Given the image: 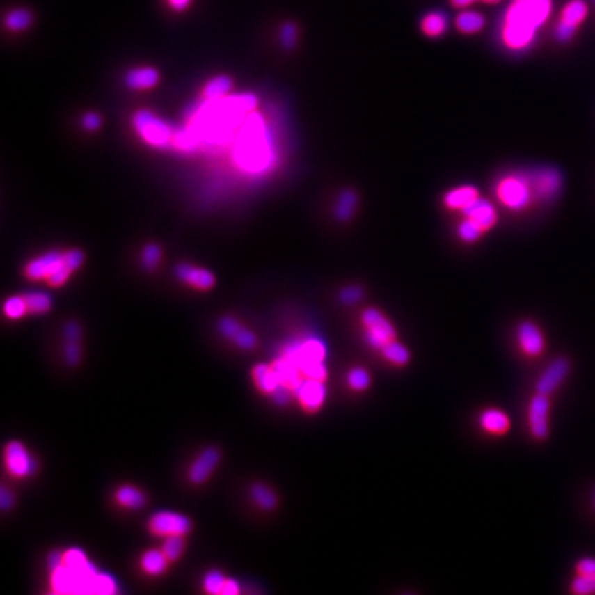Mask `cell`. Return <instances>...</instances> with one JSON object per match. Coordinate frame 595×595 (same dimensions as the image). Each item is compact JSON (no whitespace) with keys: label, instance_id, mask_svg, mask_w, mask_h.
I'll use <instances>...</instances> for the list:
<instances>
[{"label":"cell","instance_id":"cell-50","mask_svg":"<svg viewBox=\"0 0 595 595\" xmlns=\"http://www.w3.org/2000/svg\"><path fill=\"white\" fill-rule=\"evenodd\" d=\"M102 125V119L100 115L94 112H88L81 118V126L87 132H97Z\"/></svg>","mask_w":595,"mask_h":595},{"label":"cell","instance_id":"cell-56","mask_svg":"<svg viewBox=\"0 0 595 595\" xmlns=\"http://www.w3.org/2000/svg\"><path fill=\"white\" fill-rule=\"evenodd\" d=\"M170 4L175 8V10H184L191 0H168Z\"/></svg>","mask_w":595,"mask_h":595},{"label":"cell","instance_id":"cell-2","mask_svg":"<svg viewBox=\"0 0 595 595\" xmlns=\"http://www.w3.org/2000/svg\"><path fill=\"white\" fill-rule=\"evenodd\" d=\"M132 127L149 146L156 149L173 146L175 130L166 120L148 109H141L132 116Z\"/></svg>","mask_w":595,"mask_h":595},{"label":"cell","instance_id":"cell-42","mask_svg":"<svg viewBox=\"0 0 595 595\" xmlns=\"http://www.w3.org/2000/svg\"><path fill=\"white\" fill-rule=\"evenodd\" d=\"M161 260V250L157 244H148L142 250V266L146 270H154Z\"/></svg>","mask_w":595,"mask_h":595},{"label":"cell","instance_id":"cell-21","mask_svg":"<svg viewBox=\"0 0 595 595\" xmlns=\"http://www.w3.org/2000/svg\"><path fill=\"white\" fill-rule=\"evenodd\" d=\"M479 198L478 191L474 187L464 185L450 191L445 198L444 204L447 208L452 211H466L468 207H471Z\"/></svg>","mask_w":595,"mask_h":595},{"label":"cell","instance_id":"cell-47","mask_svg":"<svg viewBox=\"0 0 595 595\" xmlns=\"http://www.w3.org/2000/svg\"><path fill=\"white\" fill-rule=\"evenodd\" d=\"M240 327H241V324L233 317H223L218 323V330L221 332V335L223 338H226L228 340H230L233 338V335L237 332Z\"/></svg>","mask_w":595,"mask_h":595},{"label":"cell","instance_id":"cell-40","mask_svg":"<svg viewBox=\"0 0 595 595\" xmlns=\"http://www.w3.org/2000/svg\"><path fill=\"white\" fill-rule=\"evenodd\" d=\"M299 371L305 379L316 381H326L328 374L324 361H306L299 367Z\"/></svg>","mask_w":595,"mask_h":595},{"label":"cell","instance_id":"cell-53","mask_svg":"<svg viewBox=\"0 0 595 595\" xmlns=\"http://www.w3.org/2000/svg\"><path fill=\"white\" fill-rule=\"evenodd\" d=\"M64 338H65V342H79L80 343L81 328H80L79 323H76V322L66 323L65 328H64Z\"/></svg>","mask_w":595,"mask_h":595},{"label":"cell","instance_id":"cell-11","mask_svg":"<svg viewBox=\"0 0 595 595\" xmlns=\"http://www.w3.org/2000/svg\"><path fill=\"white\" fill-rule=\"evenodd\" d=\"M569 361L564 357L555 358L540 375V378L536 382V392L539 395L551 396L560 385L564 382L569 372Z\"/></svg>","mask_w":595,"mask_h":595},{"label":"cell","instance_id":"cell-35","mask_svg":"<svg viewBox=\"0 0 595 595\" xmlns=\"http://www.w3.org/2000/svg\"><path fill=\"white\" fill-rule=\"evenodd\" d=\"M4 24L10 31H24L32 24V15L26 10H13L6 15Z\"/></svg>","mask_w":595,"mask_h":595},{"label":"cell","instance_id":"cell-31","mask_svg":"<svg viewBox=\"0 0 595 595\" xmlns=\"http://www.w3.org/2000/svg\"><path fill=\"white\" fill-rule=\"evenodd\" d=\"M185 547H187L185 536H170L164 539L161 550L166 554V557L170 560V562H175L185 553Z\"/></svg>","mask_w":595,"mask_h":595},{"label":"cell","instance_id":"cell-43","mask_svg":"<svg viewBox=\"0 0 595 595\" xmlns=\"http://www.w3.org/2000/svg\"><path fill=\"white\" fill-rule=\"evenodd\" d=\"M571 592L578 595L595 594V578L578 575L571 585Z\"/></svg>","mask_w":595,"mask_h":595},{"label":"cell","instance_id":"cell-44","mask_svg":"<svg viewBox=\"0 0 595 595\" xmlns=\"http://www.w3.org/2000/svg\"><path fill=\"white\" fill-rule=\"evenodd\" d=\"M298 39V29L294 24L287 22L280 29V40L284 49H292Z\"/></svg>","mask_w":595,"mask_h":595},{"label":"cell","instance_id":"cell-33","mask_svg":"<svg viewBox=\"0 0 595 595\" xmlns=\"http://www.w3.org/2000/svg\"><path fill=\"white\" fill-rule=\"evenodd\" d=\"M3 313L10 320H19L25 315H28V308H26L24 295L21 296L15 295V296L7 298L3 305Z\"/></svg>","mask_w":595,"mask_h":595},{"label":"cell","instance_id":"cell-25","mask_svg":"<svg viewBox=\"0 0 595 595\" xmlns=\"http://www.w3.org/2000/svg\"><path fill=\"white\" fill-rule=\"evenodd\" d=\"M24 299L26 302L28 315H45L53 308L51 295L45 291H29L24 294Z\"/></svg>","mask_w":595,"mask_h":595},{"label":"cell","instance_id":"cell-32","mask_svg":"<svg viewBox=\"0 0 595 595\" xmlns=\"http://www.w3.org/2000/svg\"><path fill=\"white\" fill-rule=\"evenodd\" d=\"M63 564L73 571H84L93 565L86 553L77 547H72L64 551Z\"/></svg>","mask_w":595,"mask_h":595},{"label":"cell","instance_id":"cell-45","mask_svg":"<svg viewBox=\"0 0 595 595\" xmlns=\"http://www.w3.org/2000/svg\"><path fill=\"white\" fill-rule=\"evenodd\" d=\"M364 291L357 285H349L343 288L339 294V299L344 305H354L363 299Z\"/></svg>","mask_w":595,"mask_h":595},{"label":"cell","instance_id":"cell-20","mask_svg":"<svg viewBox=\"0 0 595 595\" xmlns=\"http://www.w3.org/2000/svg\"><path fill=\"white\" fill-rule=\"evenodd\" d=\"M251 376L255 388L266 396H271L280 386L278 376L271 364H257L251 371Z\"/></svg>","mask_w":595,"mask_h":595},{"label":"cell","instance_id":"cell-6","mask_svg":"<svg viewBox=\"0 0 595 595\" xmlns=\"http://www.w3.org/2000/svg\"><path fill=\"white\" fill-rule=\"evenodd\" d=\"M193 529L191 518L185 514L161 510L150 516L148 521V530L157 537H170V536H188Z\"/></svg>","mask_w":595,"mask_h":595},{"label":"cell","instance_id":"cell-36","mask_svg":"<svg viewBox=\"0 0 595 595\" xmlns=\"http://www.w3.org/2000/svg\"><path fill=\"white\" fill-rule=\"evenodd\" d=\"M225 583H226V578L223 576V573L221 571L212 569L207 572L203 578V590L207 594L221 595Z\"/></svg>","mask_w":595,"mask_h":595},{"label":"cell","instance_id":"cell-19","mask_svg":"<svg viewBox=\"0 0 595 595\" xmlns=\"http://www.w3.org/2000/svg\"><path fill=\"white\" fill-rule=\"evenodd\" d=\"M159 72L150 66H141L129 70L125 83L132 90H149L159 83Z\"/></svg>","mask_w":595,"mask_h":595},{"label":"cell","instance_id":"cell-13","mask_svg":"<svg viewBox=\"0 0 595 595\" xmlns=\"http://www.w3.org/2000/svg\"><path fill=\"white\" fill-rule=\"evenodd\" d=\"M175 276L181 283L191 285L200 291L211 289L216 281L212 271L191 264H178L175 267Z\"/></svg>","mask_w":595,"mask_h":595},{"label":"cell","instance_id":"cell-29","mask_svg":"<svg viewBox=\"0 0 595 595\" xmlns=\"http://www.w3.org/2000/svg\"><path fill=\"white\" fill-rule=\"evenodd\" d=\"M587 4L583 0H571L562 10L561 21L578 28L587 15Z\"/></svg>","mask_w":595,"mask_h":595},{"label":"cell","instance_id":"cell-38","mask_svg":"<svg viewBox=\"0 0 595 595\" xmlns=\"http://www.w3.org/2000/svg\"><path fill=\"white\" fill-rule=\"evenodd\" d=\"M230 342L237 347V349H240V350H246V351H250V350H253V349H255L257 347V343H258V339H257V336H255V333L253 332L251 330H248V328H246V327H240L237 332L233 335V338L230 339Z\"/></svg>","mask_w":595,"mask_h":595},{"label":"cell","instance_id":"cell-26","mask_svg":"<svg viewBox=\"0 0 595 595\" xmlns=\"http://www.w3.org/2000/svg\"><path fill=\"white\" fill-rule=\"evenodd\" d=\"M250 496H251L253 502L264 511L274 510L277 507V503H278L277 495L267 485L261 484V482L251 485Z\"/></svg>","mask_w":595,"mask_h":595},{"label":"cell","instance_id":"cell-7","mask_svg":"<svg viewBox=\"0 0 595 595\" xmlns=\"http://www.w3.org/2000/svg\"><path fill=\"white\" fill-rule=\"evenodd\" d=\"M363 324L367 330L365 339L374 349L382 350L389 342L396 339V330L388 317L375 308H368L361 316Z\"/></svg>","mask_w":595,"mask_h":595},{"label":"cell","instance_id":"cell-48","mask_svg":"<svg viewBox=\"0 0 595 595\" xmlns=\"http://www.w3.org/2000/svg\"><path fill=\"white\" fill-rule=\"evenodd\" d=\"M64 261H65L66 266L72 271H74L84 262V253L81 250H77V248L68 250L66 253H64Z\"/></svg>","mask_w":595,"mask_h":595},{"label":"cell","instance_id":"cell-27","mask_svg":"<svg viewBox=\"0 0 595 595\" xmlns=\"http://www.w3.org/2000/svg\"><path fill=\"white\" fill-rule=\"evenodd\" d=\"M233 87V80L226 74H219L207 81L203 90L205 100H219L229 94Z\"/></svg>","mask_w":595,"mask_h":595},{"label":"cell","instance_id":"cell-39","mask_svg":"<svg viewBox=\"0 0 595 595\" xmlns=\"http://www.w3.org/2000/svg\"><path fill=\"white\" fill-rule=\"evenodd\" d=\"M116 593H119L116 580L108 573H98L93 585V594L113 595Z\"/></svg>","mask_w":595,"mask_h":595},{"label":"cell","instance_id":"cell-12","mask_svg":"<svg viewBox=\"0 0 595 595\" xmlns=\"http://www.w3.org/2000/svg\"><path fill=\"white\" fill-rule=\"evenodd\" d=\"M295 397L306 412L319 411L327 398V388L324 385V381L305 379L296 390Z\"/></svg>","mask_w":595,"mask_h":595},{"label":"cell","instance_id":"cell-59","mask_svg":"<svg viewBox=\"0 0 595 595\" xmlns=\"http://www.w3.org/2000/svg\"><path fill=\"white\" fill-rule=\"evenodd\" d=\"M594 507H595V492H594Z\"/></svg>","mask_w":595,"mask_h":595},{"label":"cell","instance_id":"cell-4","mask_svg":"<svg viewBox=\"0 0 595 595\" xmlns=\"http://www.w3.org/2000/svg\"><path fill=\"white\" fill-rule=\"evenodd\" d=\"M533 187L530 175L513 174L499 181L496 196L499 201L510 209H524L533 198Z\"/></svg>","mask_w":595,"mask_h":595},{"label":"cell","instance_id":"cell-57","mask_svg":"<svg viewBox=\"0 0 595 595\" xmlns=\"http://www.w3.org/2000/svg\"><path fill=\"white\" fill-rule=\"evenodd\" d=\"M474 1H475V0H451L452 6H454V7H458V8L467 7V6H470L471 3H474Z\"/></svg>","mask_w":595,"mask_h":595},{"label":"cell","instance_id":"cell-46","mask_svg":"<svg viewBox=\"0 0 595 595\" xmlns=\"http://www.w3.org/2000/svg\"><path fill=\"white\" fill-rule=\"evenodd\" d=\"M81 347L79 342H65L64 346V358L69 367H76L80 363Z\"/></svg>","mask_w":595,"mask_h":595},{"label":"cell","instance_id":"cell-41","mask_svg":"<svg viewBox=\"0 0 595 595\" xmlns=\"http://www.w3.org/2000/svg\"><path fill=\"white\" fill-rule=\"evenodd\" d=\"M482 233H484V230L474 221H471L468 218H464L461 222L459 228H458V235L466 243L477 241Z\"/></svg>","mask_w":595,"mask_h":595},{"label":"cell","instance_id":"cell-14","mask_svg":"<svg viewBox=\"0 0 595 595\" xmlns=\"http://www.w3.org/2000/svg\"><path fill=\"white\" fill-rule=\"evenodd\" d=\"M533 192L537 198L550 200L561 189V175L553 168H541L530 175Z\"/></svg>","mask_w":595,"mask_h":595},{"label":"cell","instance_id":"cell-9","mask_svg":"<svg viewBox=\"0 0 595 595\" xmlns=\"http://www.w3.org/2000/svg\"><path fill=\"white\" fill-rule=\"evenodd\" d=\"M222 454L215 447L204 448L192 461L188 468V479L193 485H203L215 471L221 462Z\"/></svg>","mask_w":595,"mask_h":595},{"label":"cell","instance_id":"cell-1","mask_svg":"<svg viewBox=\"0 0 595 595\" xmlns=\"http://www.w3.org/2000/svg\"><path fill=\"white\" fill-rule=\"evenodd\" d=\"M233 160L248 174H262L273 167V138L260 115L247 118L233 149Z\"/></svg>","mask_w":595,"mask_h":595},{"label":"cell","instance_id":"cell-15","mask_svg":"<svg viewBox=\"0 0 595 595\" xmlns=\"http://www.w3.org/2000/svg\"><path fill=\"white\" fill-rule=\"evenodd\" d=\"M271 367L278 376L280 385H284V386L292 389L294 393L296 395V390L299 389V386L305 381L303 375L299 371V367L292 360H289L288 357H285L283 354H280L277 358L273 360Z\"/></svg>","mask_w":595,"mask_h":595},{"label":"cell","instance_id":"cell-54","mask_svg":"<svg viewBox=\"0 0 595 595\" xmlns=\"http://www.w3.org/2000/svg\"><path fill=\"white\" fill-rule=\"evenodd\" d=\"M63 561H64V551H58V550L51 551L47 555V568H49V571L51 572V571L57 569L58 566H61Z\"/></svg>","mask_w":595,"mask_h":595},{"label":"cell","instance_id":"cell-51","mask_svg":"<svg viewBox=\"0 0 595 595\" xmlns=\"http://www.w3.org/2000/svg\"><path fill=\"white\" fill-rule=\"evenodd\" d=\"M576 572H578V575L595 578V558L586 557V558L579 560L578 565H576Z\"/></svg>","mask_w":595,"mask_h":595},{"label":"cell","instance_id":"cell-24","mask_svg":"<svg viewBox=\"0 0 595 595\" xmlns=\"http://www.w3.org/2000/svg\"><path fill=\"white\" fill-rule=\"evenodd\" d=\"M420 29L429 38H440L448 29V17L443 11H430L422 18Z\"/></svg>","mask_w":595,"mask_h":595},{"label":"cell","instance_id":"cell-30","mask_svg":"<svg viewBox=\"0 0 595 595\" xmlns=\"http://www.w3.org/2000/svg\"><path fill=\"white\" fill-rule=\"evenodd\" d=\"M382 354L383 357L398 367L406 365L411 360V353L409 350L399 342H397L396 339L389 342L383 349H382Z\"/></svg>","mask_w":595,"mask_h":595},{"label":"cell","instance_id":"cell-3","mask_svg":"<svg viewBox=\"0 0 595 595\" xmlns=\"http://www.w3.org/2000/svg\"><path fill=\"white\" fill-rule=\"evenodd\" d=\"M551 13V0H514L505 13V24L524 25L530 29L540 28Z\"/></svg>","mask_w":595,"mask_h":595},{"label":"cell","instance_id":"cell-16","mask_svg":"<svg viewBox=\"0 0 595 595\" xmlns=\"http://www.w3.org/2000/svg\"><path fill=\"white\" fill-rule=\"evenodd\" d=\"M517 338H518V343H520L523 351L527 356L536 357V356L541 354V351L544 350L543 333H541V331L537 328V326H534L532 322H524L518 326Z\"/></svg>","mask_w":595,"mask_h":595},{"label":"cell","instance_id":"cell-34","mask_svg":"<svg viewBox=\"0 0 595 595\" xmlns=\"http://www.w3.org/2000/svg\"><path fill=\"white\" fill-rule=\"evenodd\" d=\"M356 204H357V196L351 191L343 192L338 198V203L335 207V214L338 219L340 221L350 219L356 209Z\"/></svg>","mask_w":595,"mask_h":595},{"label":"cell","instance_id":"cell-17","mask_svg":"<svg viewBox=\"0 0 595 595\" xmlns=\"http://www.w3.org/2000/svg\"><path fill=\"white\" fill-rule=\"evenodd\" d=\"M464 216L474 221L484 232L495 226L498 221V212L493 204L485 198H478L471 207L464 211Z\"/></svg>","mask_w":595,"mask_h":595},{"label":"cell","instance_id":"cell-23","mask_svg":"<svg viewBox=\"0 0 595 595\" xmlns=\"http://www.w3.org/2000/svg\"><path fill=\"white\" fill-rule=\"evenodd\" d=\"M481 427L492 434H505L510 429L509 416L500 409H485L479 415Z\"/></svg>","mask_w":595,"mask_h":595},{"label":"cell","instance_id":"cell-55","mask_svg":"<svg viewBox=\"0 0 595 595\" xmlns=\"http://www.w3.org/2000/svg\"><path fill=\"white\" fill-rule=\"evenodd\" d=\"M240 585L235 579H226L222 595H237L240 594Z\"/></svg>","mask_w":595,"mask_h":595},{"label":"cell","instance_id":"cell-22","mask_svg":"<svg viewBox=\"0 0 595 595\" xmlns=\"http://www.w3.org/2000/svg\"><path fill=\"white\" fill-rule=\"evenodd\" d=\"M113 499L118 506L126 510H141L146 505V495L136 488L135 485H120L115 493Z\"/></svg>","mask_w":595,"mask_h":595},{"label":"cell","instance_id":"cell-18","mask_svg":"<svg viewBox=\"0 0 595 595\" xmlns=\"http://www.w3.org/2000/svg\"><path fill=\"white\" fill-rule=\"evenodd\" d=\"M170 565V560L166 557L161 548H150L146 550L139 558L141 571L148 576H160L167 572Z\"/></svg>","mask_w":595,"mask_h":595},{"label":"cell","instance_id":"cell-37","mask_svg":"<svg viewBox=\"0 0 595 595\" xmlns=\"http://www.w3.org/2000/svg\"><path fill=\"white\" fill-rule=\"evenodd\" d=\"M347 385L354 392H364L371 385V375L367 370L361 367H356L347 374Z\"/></svg>","mask_w":595,"mask_h":595},{"label":"cell","instance_id":"cell-8","mask_svg":"<svg viewBox=\"0 0 595 595\" xmlns=\"http://www.w3.org/2000/svg\"><path fill=\"white\" fill-rule=\"evenodd\" d=\"M66 266L64 261V253L60 251H47L32 261H29L24 271L25 276L29 280L40 281V280H49L56 271H58L61 267Z\"/></svg>","mask_w":595,"mask_h":595},{"label":"cell","instance_id":"cell-28","mask_svg":"<svg viewBox=\"0 0 595 595\" xmlns=\"http://www.w3.org/2000/svg\"><path fill=\"white\" fill-rule=\"evenodd\" d=\"M455 24L462 33L473 35V33H478L484 28L485 17L478 11L466 10L458 14Z\"/></svg>","mask_w":595,"mask_h":595},{"label":"cell","instance_id":"cell-58","mask_svg":"<svg viewBox=\"0 0 595 595\" xmlns=\"http://www.w3.org/2000/svg\"><path fill=\"white\" fill-rule=\"evenodd\" d=\"M482 1H485V3H498L500 0H482Z\"/></svg>","mask_w":595,"mask_h":595},{"label":"cell","instance_id":"cell-52","mask_svg":"<svg viewBox=\"0 0 595 595\" xmlns=\"http://www.w3.org/2000/svg\"><path fill=\"white\" fill-rule=\"evenodd\" d=\"M14 503H15V498H14V493L11 492V489H8L7 485H1V488H0V506H1V510L4 513L10 511L14 507Z\"/></svg>","mask_w":595,"mask_h":595},{"label":"cell","instance_id":"cell-5","mask_svg":"<svg viewBox=\"0 0 595 595\" xmlns=\"http://www.w3.org/2000/svg\"><path fill=\"white\" fill-rule=\"evenodd\" d=\"M3 459L4 468L11 478L24 479L35 475L38 471L36 459L21 441H8L4 447Z\"/></svg>","mask_w":595,"mask_h":595},{"label":"cell","instance_id":"cell-10","mask_svg":"<svg viewBox=\"0 0 595 595\" xmlns=\"http://www.w3.org/2000/svg\"><path fill=\"white\" fill-rule=\"evenodd\" d=\"M548 412H550V399L548 396L536 395L529 404L528 420L530 433L537 440H544L548 437Z\"/></svg>","mask_w":595,"mask_h":595},{"label":"cell","instance_id":"cell-49","mask_svg":"<svg viewBox=\"0 0 595 595\" xmlns=\"http://www.w3.org/2000/svg\"><path fill=\"white\" fill-rule=\"evenodd\" d=\"M575 32H576V28H575V26L568 25V24H565V22L560 21V22L557 24V26H555L554 35H555V38H557V40H558V42L565 43V42H569V40L575 36Z\"/></svg>","mask_w":595,"mask_h":595}]
</instances>
